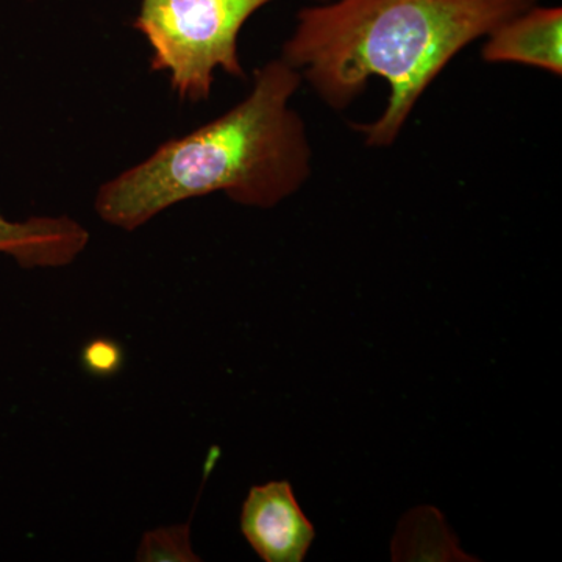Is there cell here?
I'll return each instance as SVG.
<instances>
[{"label": "cell", "instance_id": "cell-7", "mask_svg": "<svg viewBox=\"0 0 562 562\" xmlns=\"http://www.w3.org/2000/svg\"><path fill=\"white\" fill-rule=\"evenodd\" d=\"M394 561H472L435 508H417L405 516L392 541Z\"/></svg>", "mask_w": 562, "mask_h": 562}, {"label": "cell", "instance_id": "cell-1", "mask_svg": "<svg viewBox=\"0 0 562 562\" xmlns=\"http://www.w3.org/2000/svg\"><path fill=\"white\" fill-rule=\"evenodd\" d=\"M536 0H336L299 13L281 60L333 110H344L379 77L390 99L379 120L355 125L371 147L395 143L417 101L473 41Z\"/></svg>", "mask_w": 562, "mask_h": 562}, {"label": "cell", "instance_id": "cell-2", "mask_svg": "<svg viewBox=\"0 0 562 562\" xmlns=\"http://www.w3.org/2000/svg\"><path fill=\"white\" fill-rule=\"evenodd\" d=\"M301 83L302 74L281 58L255 70L254 88L238 105L103 183L99 217L135 232L161 211L213 192L254 209L279 205L312 173L305 122L290 106Z\"/></svg>", "mask_w": 562, "mask_h": 562}, {"label": "cell", "instance_id": "cell-8", "mask_svg": "<svg viewBox=\"0 0 562 562\" xmlns=\"http://www.w3.org/2000/svg\"><path fill=\"white\" fill-rule=\"evenodd\" d=\"M135 560L138 562H201L192 549L191 522L168 525L144 532Z\"/></svg>", "mask_w": 562, "mask_h": 562}, {"label": "cell", "instance_id": "cell-3", "mask_svg": "<svg viewBox=\"0 0 562 562\" xmlns=\"http://www.w3.org/2000/svg\"><path fill=\"white\" fill-rule=\"evenodd\" d=\"M272 0H140L133 27L151 49L154 72H169L184 102L209 101L214 72L246 80L238 36L247 20ZM324 2V0H322Z\"/></svg>", "mask_w": 562, "mask_h": 562}, {"label": "cell", "instance_id": "cell-5", "mask_svg": "<svg viewBox=\"0 0 562 562\" xmlns=\"http://www.w3.org/2000/svg\"><path fill=\"white\" fill-rule=\"evenodd\" d=\"M91 235L69 216H33L10 221L0 213V254L22 269H57L72 265Z\"/></svg>", "mask_w": 562, "mask_h": 562}, {"label": "cell", "instance_id": "cell-4", "mask_svg": "<svg viewBox=\"0 0 562 562\" xmlns=\"http://www.w3.org/2000/svg\"><path fill=\"white\" fill-rule=\"evenodd\" d=\"M241 532L265 562H302L316 538L290 482L250 487L243 503Z\"/></svg>", "mask_w": 562, "mask_h": 562}, {"label": "cell", "instance_id": "cell-6", "mask_svg": "<svg viewBox=\"0 0 562 562\" xmlns=\"http://www.w3.org/2000/svg\"><path fill=\"white\" fill-rule=\"evenodd\" d=\"M482 54L487 63H519L561 77L562 10L536 5L525 10L487 35Z\"/></svg>", "mask_w": 562, "mask_h": 562}, {"label": "cell", "instance_id": "cell-9", "mask_svg": "<svg viewBox=\"0 0 562 562\" xmlns=\"http://www.w3.org/2000/svg\"><path fill=\"white\" fill-rule=\"evenodd\" d=\"M81 364L94 376L116 375L124 366V349L113 339H92L81 350Z\"/></svg>", "mask_w": 562, "mask_h": 562}]
</instances>
